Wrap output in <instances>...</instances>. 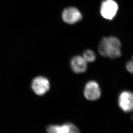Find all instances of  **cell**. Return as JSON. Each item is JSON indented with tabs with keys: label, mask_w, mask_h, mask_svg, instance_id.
<instances>
[{
	"label": "cell",
	"mask_w": 133,
	"mask_h": 133,
	"mask_svg": "<svg viewBox=\"0 0 133 133\" xmlns=\"http://www.w3.org/2000/svg\"><path fill=\"white\" fill-rule=\"evenodd\" d=\"M83 57L87 62L91 63L96 59V56L94 52L90 50H86L83 53Z\"/></svg>",
	"instance_id": "obj_9"
},
{
	"label": "cell",
	"mask_w": 133,
	"mask_h": 133,
	"mask_svg": "<svg viewBox=\"0 0 133 133\" xmlns=\"http://www.w3.org/2000/svg\"><path fill=\"white\" fill-rule=\"evenodd\" d=\"M49 81L46 78L39 76L33 81L31 87L34 92L38 95H42L46 93L50 88Z\"/></svg>",
	"instance_id": "obj_6"
},
{
	"label": "cell",
	"mask_w": 133,
	"mask_h": 133,
	"mask_svg": "<svg viewBox=\"0 0 133 133\" xmlns=\"http://www.w3.org/2000/svg\"><path fill=\"white\" fill-rule=\"evenodd\" d=\"M47 131L52 133H78V128L72 123H67L62 125H53L47 128Z\"/></svg>",
	"instance_id": "obj_7"
},
{
	"label": "cell",
	"mask_w": 133,
	"mask_h": 133,
	"mask_svg": "<svg viewBox=\"0 0 133 133\" xmlns=\"http://www.w3.org/2000/svg\"><path fill=\"white\" fill-rule=\"evenodd\" d=\"M62 17L63 20L68 24H75L82 19V16L80 12L75 7H69L64 9Z\"/></svg>",
	"instance_id": "obj_5"
},
{
	"label": "cell",
	"mask_w": 133,
	"mask_h": 133,
	"mask_svg": "<svg viewBox=\"0 0 133 133\" xmlns=\"http://www.w3.org/2000/svg\"><path fill=\"white\" fill-rule=\"evenodd\" d=\"M118 104L123 112L133 111V92L127 90L121 92L118 97Z\"/></svg>",
	"instance_id": "obj_4"
},
{
	"label": "cell",
	"mask_w": 133,
	"mask_h": 133,
	"mask_svg": "<svg viewBox=\"0 0 133 133\" xmlns=\"http://www.w3.org/2000/svg\"><path fill=\"white\" fill-rule=\"evenodd\" d=\"M121 47V43L118 38L106 37L103 38L99 42L98 51L103 57L113 59L122 55Z\"/></svg>",
	"instance_id": "obj_1"
},
{
	"label": "cell",
	"mask_w": 133,
	"mask_h": 133,
	"mask_svg": "<svg viewBox=\"0 0 133 133\" xmlns=\"http://www.w3.org/2000/svg\"><path fill=\"white\" fill-rule=\"evenodd\" d=\"M127 70L131 74H133V56L132 59L127 62L126 65Z\"/></svg>",
	"instance_id": "obj_10"
},
{
	"label": "cell",
	"mask_w": 133,
	"mask_h": 133,
	"mask_svg": "<svg viewBox=\"0 0 133 133\" xmlns=\"http://www.w3.org/2000/svg\"><path fill=\"white\" fill-rule=\"evenodd\" d=\"M118 10V4L114 0H104L101 5V14L104 18L112 20Z\"/></svg>",
	"instance_id": "obj_2"
},
{
	"label": "cell",
	"mask_w": 133,
	"mask_h": 133,
	"mask_svg": "<svg viewBox=\"0 0 133 133\" xmlns=\"http://www.w3.org/2000/svg\"><path fill=\"white\" fill-rule=\"evenodd\" d=\"M71 68L76 73H82L87 69V62L84 57L80 56H75L70 61Z\"/></svg>",
	"instance_id": "obj_8"
},
{
	"label": "cell",
	"mask_w": 133,
	"mask_h": 133,
	"mask_svg": "<svg viewBox=\"0 0 133 133\" xmlns=\"http://www.w3.org/2000/svg\"><path fill=\"white\" fill-rule=\"evenodd\" d=\"M84 97L89 101H96L101 96V91L98 83L94 81L88 82L84 90Z\"/></svg>",
	"instance_id": "obj_3"
}]
</instances>
